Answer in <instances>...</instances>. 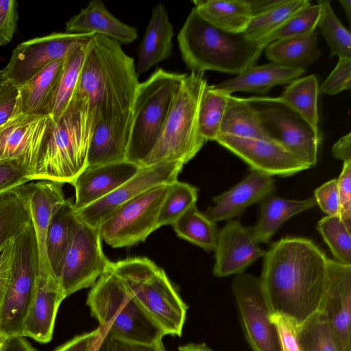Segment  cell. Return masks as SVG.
<instances>
[{"instance_id":"cell-13","label":"cell","mask_w":351,"mask_h":351,"mask_svg":"<svg viewBox=\"0 0 351 351\" xmlns=\"http://www.w3.org/2000/svg\"><path fill=\"white\" fill-rule=\"evenodd\" d=\"M101 241L99 228L80 221L65 253L59 278L66 298L91 287L108 271L111 261L104 253Z\"/></svg>"},{"instance_id":"cell-22","label":"cell","mask_w":351,"mask_h":351,"mask_svg":"<svg viewBox=\"0 0 351 351\" xmlns=\"http://www.w3.org/2000/svg\"><path fill=\"white\" fill-rule=\"evenodd\" d=\"M275 191L273 176L252 171L241 182L213 198L214 206L204 213L214 223L231 220Z\"/></svg>"},{"instance_id":"cell-43","label":"cell","mask_w":351,"mask_h":351,"mask_svg":"<svg viewBox=\"0 0 351 351\" xmlns=\"http://www.w3.org/2000/svg\"><path fill=\"white\" fill-rule=\"evenodd\" d=\"M198 189L188 183L175 181L161 205L158 216V227L172 225L189 208L196 204Z\"/></svg>"},{"instance_id":"cell-20","label":"cell","mask_w":351,"mask_h":351,"mask_svg":"<svg viewBox=\"0 0 351 351\" xmlns=\"http://www.w3.org/2000/svg\"><path fill=\"white\" fill-rule=\"evenodd\" d=\"M214 252L213 274L219 278L244 273L266 252L256 241L252 228L243 225L239 219L227 221L218 230Z\"/></svg>"},{"instance_id":"cell-6","label":"cell","mask_w":351,"mask_h":351,"mask_svg":"<svg viewBox=\"0 0 351 351\" xmlns=\"http://www.w3.org/2000/svg\"><path fill=\"white\" fill-rule=\"evenodd\" d=\"M116 274L165 335L181 337L188 310L165 271L146 257L110 262Z\"/></svg>"},{"instance_id":"cell-42","label":"cell","mask_w":351,"mask_h":351,"mask_svg":"<svg viewBox=\"0 0 351 351\" xmlns=\"http://www.w3.org/2000/svg\"><path fill=\"white\" fill-rule=\"evenodd\" d=\"M317 229L329 247L335 260L351 265V229L339 215L324 217L318 222Z\"/></svg>"},{"instance_id":"cell-29","label":"cell","mask_w":351,"mask_h":351,"mask_svg":"<svg viewBox=\"0 0 351 351\" xmlns=\"http://www.w3.org/2000/svg\"><path fill=\"white\" fill-rule=\"evenodd\" d=\"M259 217L252 228L258 243H267L288 219L317 204L314 197L302 200L289 199L269 195L260 202Z\"/></svg>"},{"instance_id":"cell-25","label":"cell","mask_w":351,"mask_h":351,"mask_svg":"<svg viewBox=\"0 0 351 351\" xmlns=\"http://www.w3.org/2000/svg\"><path fill=\"white\" fill-rule=\"evenodd\" d=\"M66 32L93 33L118 43H130L138 37L137 29L114 17L101 0L90 1L86 8L66 23Z\"/></svg>"},{"instance_id":"cell-53","label":"cell","mask_w":351,"mask_h":351,"mask_svg":"<svg viewBox=\"0 0 351 351\" xmlns=\"http://www.w3.org/2000/svg\"><path fill=\"white\" fill-rule=\"evenodd\" d=\"M102 335L103 332L98 327L75 336L53 351H94Z\"/></svg>"},{"instance_id":"cell-9","label":"cell","mask_w":351,"mask_h":351,"mask_svg":"<svg viewBox=\"0 0 351 351\" xmlns=\"http://www.w3.org/2000/svg\"><path fill=\"white\" fill-rule=\"evenodd\" d=\"M38 270V254L33 224L30 221L15 237L12 271L0 306V332L10 337L23 336Z\"/></svg>"},{"instance_id":"cell-48","label":"cell","mask_w":351,"mask_h":351,"mask_svg":"<svg viewBox=\"0 0 351 351\" xmlns=\"http://www.w3.org/2000/svg\"><path fill=\"white\" fill-rule=\"evenodd\" d=\"M337 180L339 201V216L348 228L351 229V160L343 162Z\"/></svg>"},{"instance_id":"cell-60","label":"cell","mask_w":351,"mask_h":351,"mask_svg":"<svg viewBox=\"0 0 351 351\" xmlns=\"http://www.w3.org/2000/svg\"><path fill=\"white\" fill-rule=\"evenodd\" d=\"M7 339H8V337L5 336L4 335H3L2 333L0 332V351Z\"/></svg>"},{"instance_id":"cell-19","label":"cell","mask_w":351,"mask_h":351,"mask_svg":"<svg viewBox=\"0 0 351 351\" xmlns=\"http://www.w3.org/2000/svg\"><path fill=\"white\" fill-rule=\"evenodd\" d=\"M330 324L340 351H351V265L328 259L319 311Z\"/></svg>"},{"instance_id":"cell-40","label":"cell","mask_w":351,"mask_h":351,"mask_svg":"<svg viewBox=\"0 0 351 351\" xmlns=\"http://www.w3.org/2000/svg\"><path fill=\"white\" fill-rule=\"evenodd\" d=\"M322 14L317 25L330 49V57H351V35L335 14L330 2L319 0Z\"/></svg>"},{"instance_id":"cell-37","label":"cell","mask_w":351,"mask_h":351,"mask_svg":"<svg viewBox=\"0 0 351 351\" xmlns=\"http://www.w3.org/2000/svg\"><path fill=\"white\" fill-rule=\"evenodd\" d=\"M308 0H283L278 5L251 17L244 32L246 38L250 41L261 42L283 25L301 9L310 4Z\"/></svg>"},{"instance_id":"cell-15","label":"cell","mask_w":351,"mask_h":351,"mask_svg":"<svg viewBox=\"0 0 351 351\" xmlns=\"http://www.w3.org/2000/svg\"><path fill=\"white\" fill-rule=\"evenodd\" d=\"M184 165L182 162L171 161L141 167L135 176L112 193L75 211L77 217L83 223L99 228L103 220L120 205L152 188L178 180Z\"/></svg>"},{"instance_id":"cell-5","label":"cell","mask_w":351,"mask_h":351,"mask_svg":"<svg viewBox=\"0 0 351 351\" xmlns=\"http://www.w3.org/2000/svg\"><path fill=\"white\" fill-rule=\"evenodd\" d=\"M86 305L104 335L120 340L154 344L165 335L113 272H104L91 287Z\"/></svg>"},{"instance_id":"cell-51","label":"cell","mask_w":351,"mask_h":351,"mask_svg":"<svg viewBox=\"0 0 351 351\" xmlns=\"http://www.w3.org/2000/svg\"><path fill=\"white\" fill-rule=\"evenodd\" d=\"M15 237L8 240L0 248V306L8 287L12 271Z\"/></svg>"},{"instance_id":"cell-18","label":"cell","mask_w":351,"mask_h":351,"mask_svg":"<svg viewBox=\"0 0 351 351\" xmlns=\"http://www.w3.org/2000/svg\"><path fill=\"white\" fill-rule=\"evenodd\" d=\"M14 191L25 202L33 224L38 254V277H55L47 256L46 239L53 215L66 199L62 184L38 180L27 183Z\"/></svg>"},{"instance_id":"cell-32","label":"cell","mask_w":351,"mask_h":351,"mask_svg":"<svg viewBox=\"0 0 351 351\" xmlns=\"http://www.w3.org/2000/svg\"><path fill=\"white\" fill-rule=\"evenodd\" d=\"M317 33L304 36L274 40L265 48L271 63L294 69H305L321 54L317 46Z\"/></svg>"},{"instance_id":"cell-7","label":"cell","mask_w":351,"mask_h":351,"mask_svg":"<svg viewBox=\"0 0 351 351\" xmlns=\"http://www.w3.org/2000/svg\"><path fill=\"white\" fill-rule=\"evenodd\" d=\"M207 84L204 73L185 74L160 135L141 167L171 161L185 165L199 152L206 141L199 131L197 112Z\"/></svg>"},{"instance_id":"cell-45","label":"cell","mask_w":351,"mask_h":351,"mask_svg":"<svg viewBox=\"0 0 351 351\" xmlns=\"http://www.w3.org/2000/svg\"><path fill=\"white\" fill-rule=\"evenodd\" d=\"M351 88V57H340L335 69L319 87V94L334 95Z\"/></svg>"},{"instance_id":"cell-17","label":"cell","mask_w":351,"mask_h":351,"mask_svg":"<svg viewBox=\"0 0 351 351\" xmlns=\"http://www.w3.org/2000/svg\"><path fill=\"white\" fill-rule=\"evenodd\" d=\"M216 141L242 159L252 171L271 176H290L310 168L275 141L221 134Z\"/></svg>"},{"instance_id":"cell-52","label":"cell","mask_w":351,"mask_h":351,"mask_svg":"<svg viewBox=\"0 0 351 351\" xmlns=\"http://www.w3.org/2000/svg\"><path fill=\"white\" fill-rule=\"evenodd\" d=\"M18 97L19 87L5 80L0 86V127L14 115Z\"/></svg>"},{"instance_id":"cell-39","label":"cell","mask_w":351,"mask_h":351,"mask_svg":"<svg viewBox=\"0 0 351 351\" xmlns=\"http://www.w3.org/2000/svg\"><path fill=\"white\" fill-rule=\"evenodd\" d=\"M298 338L302 351H340L330 324L320 312L298 326Z\"/></svg>"},{"instance_id":"cell-1","label":"cell","mask_w":351,"mask_h":351,"mask_svg":"<svg viewBox=\"0 0 351 351\" xmlns=\"http://www.w3.org/2000/svg\"><path fill=\"white\" fill-rule=\"evenodd\" d=\"M328 259L311 240L287 237L271 243L263 256L260 278L271 313L298 326L319 311Z\"/></svg>"},{"instance_id":"cell-49","label":"cell","mask_w":351,"mask_h":351,"mask_svg":"<svg viewBox=\"0 0 351 351\" xmlns=\"http://www.w3.org/2000/svg\"><path fill=\"white\" fill-rule=\"evenodd\" d=\"M17 22V1L0 0V47L8 45L12 40Z\"/></svg>"},{"instance_id":"cell-55","label":"cell","mask_w":351,"mask_h":351,"mask_svg":"<svg viewBox=\"0 0 351 351\" xmlns=\"http://www.w3.org/2000/svg\"><path fill=\"white\" fill-rule=\"evenodd\" d=\"M332 155L343 162L351 160V133L341 137L332 147Z\"/></svg>"},{"instance_id":"cell-27","label":"cell","mask_w":351,"mask_h":351,"mask_svg":"<svg viewBox=\"0 0 351 351\" xmlns=\"http://www.w3.org/2000/svg\"><path fill=\"white\" fill-rule=\"evenodd\" d=\"M305 69L286 67L273 63L254 65L236 77L214 85L229 94L247 92L263 95L273 87L289 83L298 78Z\"/></svg>"},{"instance_id":"cell-33","label":"cell","mask_w":351,"mask_h":351,"mask_svg":"<svg viewBox=\"0 0 351 351\" xmlns=\"http://www.w3.org/2000/svg\"><path fill=\"white\" fill-rule=\"evenodd\" d=\"M274 141L247 98L230 95L222 119L220 134Z\"/></svg>"},{"instance_id":"cell-58","label":"cell","mask_w":351,"mask_h":351,"mask_svg":"<svg viewBox=\"0 0 351 351\" xmlns=\"http://www.w3.org/2000/svg\"><path fill=\"white\" fill-rule=\"evenodd\" d=\"M178 351H213L206 343H190L178 347Z\"/></svg>"},{"instance_id":"cell-14","label":"cell","mask_w":351,"mask_h":351,"mask_svg":"<svg viewBox=\"0 0 351 351\" xmlns=\"http://www.w3.org/2000/svg\"><path fill=\"white\" fill-rule=\"evenodd\" d=\"M232 289L246 339L253 350L282 351L260 278L245 273L236 275Z\"/></svg>"},{"instance_id":"cell-24","label":"cell","mask_w":351,"mask_h":351,"mask_svg":"<svg viewBox=\"0 0 351 351\" xmlns=\"http://www.w3.org/2000/svg\"><path fill=\"white\" fill-rule=\"evenodd\" d=\"M132 111L95 125L88 154V166L126 160L132 127Z\"/></svg>"},{"instance_id":"cell-31","label":"cell","mask_w":351,"mask_h":351,"mask_svg":"<svg viewBox=\"0 0 351 351\" xmlns=\"http://www.w3.org/2000/svg\"><path fill=\"white\" fill-rule=\"evenodd\" d=\"M193 2L197 13L204 20L226 32H244L252 17L247 0H207Z\"/></svg>"},{"instance_id":"cell-4","label":"cell","mask_w":351,"mask_h":351,"mask_svg":"<svg viewBox=\"0 0 351 351\" xmlns=\"http://www.w3.org/2000/svg\"><path fill=\"white\" fill-rule=\"evenodd\" d=\"M95 121L86 100L73 97L50 128L40 152L34 180L72 184L88 166Z\"/></svg>"},{"instance_id":"cell-21","label":"cell","mask_w":351,"mask_h":351,"mask_svg":"<svg viewBox=\"0 0 351 351\" xmlns=\"http://www.w3.org/2000/svg\"><path fill=\"white\" fill-rule=\"evenodd\" d=\"M141 167L128 160L87 167L71 184L75 188V211L112 193L135 176Z\"/></svg>"},{"instance_id":"cell-23","label":"cell","mask_w":351,"mask_h":351,"mask_svg":"<svg viewBox=\"0 0 351 351\" xmlns=\"http://www.w3.org/2000/svg\"><path fill=\"white\" fill-rule=\"evenodd\" d=\"M66 295L55 277H38L26 316L23 337L45 343L51 341L59 306Z\"/></svg>"},{"instance_id":"cell-50","label":"cell","mask_w":351,"mask_h":351,"mask_svg":"<svg viewBox=\"0 0 351 351\" xmlns=\"http://www.w3.org/2000/svg\"><path fill=\"white\" fill-rule=\"evenodd\" d=\"M316 203L328 216L339 215V201L337 179L328 181L314 192Z\"/></svg>"},{"instance_id":"cell-10","label":"cell","mask_w":351,"mask_h":351,"mask_svg":"<svg viewBox=\"0 0 351 351\" xmlns=\"http://www.w3.org/2000/svg\"><path fill=\"white\" fill-rule=\"evenodd\" d=\"M247 99L274 141L310 167L316 165L321 142L319 130L278 97L254 96Z\"/></svg>"},{"instance_id":"cell-41","label":"cell","mask_w":351,"mask_h":351,"mask_svg":"<svg viewBox=\"0 0 351 351\" xmlns=\"http://www.w3.org/2000/svg\"><path fill=\"white\" fill-rule=\"evenodd\" d=\"M29 210L14 191L0 198V248L15 237L30 221Z\"/></svg>"},{"instance_id":"cell-11","label":"cell","mask_w":351,"mask_h":351,"mask_svg":"<svg viewBox=\"0 0 351 351\" xmlns=\"http://www.w3.org/2000/svg\"><path fill=\"white\" fill-rule=\"evenodd\" d=\"M171 184L152 188L120 205L99 226L102 241L117 248L144 241L159 228V212Z\"/></svg>"},{"instance_id":"cell-30","label":"cell","mask_w":351,"mask_h":351,"mask_svg":"<svg viewBox=\"0 0 351 351\" xmlns=\"http://www.w3.org/2000/svg\"><path fill=\"white\" fill-rule=\"evenodd\" d=\"M80 221L71 199H65L51 220L46 250L51 269L58 281L65 253Z\"/></svg>"},{"instance_id":"cell-54","label":"cell","mask_w":351,"mask_h":351,"mask_svg":"<svg viewBox=\"0 0 351 351\" xmlns=\"http://www.w3.org/2000/svg\"><path fill=\"white\" fill-rule=\"evenodd\" d=\"M106 337L107 351H167L162 341L154 344H143Z\"/></svg>"},{"instance_id":"cell-59","label":"cell","mask_w":351,"mask_h":351,"mask_svg":"<svg viewBox=\"0 0 351 351\" xmlns=\"http://www.w3.org/2000/svg\"><path fill=\"white\" fill-rule=\"evenodd\" d=\"M339 2L343 8L346 16L349 23L351 21V1L350 0H339Z\"/></svg>"},{"instance_id":"cell-3","label":"cell","mask_w":351,"mask_h":351,"mask_svg":"<svg viewBox=\"0 0 351 351\" xmlns=\"http://www.w3.org/2000/svg\"><path fill=\"white\" fill-rule=\"evenodd\" d=\"M186 67L239 75L256 65L266 45L247 40L244 32H224L204 20L193 8L177 36Z\"/></svg>"},{"instance_id":"cell-44","label":"cell","mask_w":351,"mask_h":351,"mask_svg":"<svg viewBox=\"0 0 351 351\" xmlns=\"http://www.w3.org/2000/svg\"><path fill=\"white\" fill-rule=\"evenodd\" d=\"M319 3H311L301 9L265 40L267 45L276 40L310 35L315 32L321 16Z\"/></svg>"},{"instance_id":"cell-12","label":"cell","mask_w":351,"mask_h":351,"mask_svg":"<svg viewBox=\"0 0 351 351\" xmlns=\"http://www.w3.org/2000/svg\"><path fill=\"white\" fill-rule=\"evenodd\" d=\"M93 33L53 32L19 44L2 69L5 80L21 87L51 63L87 43Z\"/></svg>"},{"instance_id":"cell-35","label":"cell","mask_w":351,"mask_h":351,"mask_svg":"<svg viewBox=\"0 0 351 351\" xmlns=\"http://www.w3.org/2000/svg\"><path fill=\"white\" fill-rule=\"evenodd\" d=\"M318 81L313 74L298 77L286 87L280 100L302 116L315 130H319L317 99Z\"/></svg>"},{"instance_id":"cell-36","label":"cell","mask_w":351,"mask_h":351,"mask_svg":"<svg viewBox=\"0 0 351 351\" xmlns=\"http://www.w3.org/2000/svg\"><path fill=\"white\" fill-rule=\"evenodd\" d=\"M171 226L179 237L206 252L215 250L218 235L217 224L200 212L196 204L189 208Z\"/></svg>"},{"instance_id":"cell-56","label":"cell","mask_w":351,"mask_h":351,"mask_svg":"<svg viewBox=\"0 0 351 351\" xmlns=\"http://www.w3.org/2000/svg\"><path fill=\"white\" fill-rule=\"evenodd\" d=\"M1 351H37L27 341L25 337L13 336L8 337Z\"/></svg>"},{"instance_id":"cell-47","label":"cell","mask_w":351,"mask_h":351,"mask_svg":"<svg viewBox=\"0 0 351 351\" xmlns=\"http://www.w3.org/2000/svg\"><path fill=\"white\" fill-rule=\"evenodd\" d=\"M271 321L274 324L282 351H302L298 338V325L291 318L278 313H271Z\"/></svg>"},{"instance_id":"cell-2","label":"cell","mask_w":351,"mask_h":351,"mask_svg":"<svg viewBox=\"0 0 351 351\" xmlns=\"http://www.w3.org/2000/svg\"><path fill=\"white\" fill-rule=\"evenodd\" d=\"M138 75L133 58L119 43L95 34L88 42L73 97L87 101L95 125L131 110Z\"/></svg>"},{"instance_id":"cell-8","label":"cell","mask_w":351,"mask_h":351,"mask_svg":"<svg viewBox=\"0 0 351 351\" xmlns=\"http://www.w3.org/2000/svg\"><path fill=\"white\" fill-rule=\"evenodd\" d=\"M185 74L156 69L140 83L132 111L126 160L141 167L154 149Z\"/></svg>"},{"instance_id":"cell-57","label":"cell","mask_w":351,"mask_h":351,"mask_svg":"<svg viewBox=\"0 0 351 351\" xmlns=\"http://www.w3.org/2000/svg\"><path fill=\"white\" fill-rule=\"evenodd\" d=\"M252 16L260 14L281 3L283 0H247Z\"/></svg>"},{"instance_id":"cell-46","label":"cell","mask_w":351,"mask_h":351,"mask_svg":"<svg viewBox=\"0 0 351 351\" xmlns=\"http://www.w3.org/2000/svg\"><path fill=\"white\" fill-rule=\"evenodd\" d=\"M32 181L28 170L16 162H0V198Z\"/></svg>"},{"instance_id":"cell-28","label":"cell","mask_w":351,"mask_h":351,"mask_svg":"<svg viewBox=\"0 0 351 351\" xmlns=\"http://www.w3.org/2000/svg\"><path fill=\"white\" fill-rule=\"evenodd\" d=\"M66 58L48 65L19 88L14 115H47V107L65 65Z\"/></svg>"},{"instance_id":"cell-34","label":"cell","mask_w":351,"mask_h":351,"mask_svg":"<svg viewBox=\"0 0 351 351\" xmlns=\"http://www.w3.org/2000/svg\"><path fill=\"white\" fill-rule=\"evenodd\" d=\"M88 42L78 47L66 58L65 65L47 110V115L53 121H56L62 117L73 99Z\"/></svg>"},{"instance_id":"cell-61","label":"cell","mask_w":351,"mask_h":351,"mask_svg":"<svg viewBox=\"0 0 351 351\" xmlns=\"http://www.w3.org/2000/svg\"><path fill=\"white\" fill-rule=\"evenodd\" d=\"M5 81V78L3 77L2 71H0V86L2 84V83Z\"/></svg>"},{"instance_id":"cell-38","label":"cell","mask_w":351,"mask_h":351,"mask_svg":"<svg viewBox=\"0 0 351 351\" xmlns=\"http://www.w3.org/2000/svg\"><path fill=\"white\" fill-rule=\"evenodd\" d=\"M230 95L214 85L207 84L204 88L198 107L197 123L199 133L205 141H216L219 136Z\"/></svg>"},{"instance_id":"cell-26","label":"cell","mask_w":351,"mask_h":351,"mask_svg":"<svg viewBox=\"0 0 351 351\" xmlns=\"http://www.w3.org/2000/svg\"><path fill=\"white\" fill-rule=\"evenodd\" d=\"M173 27L165 6L160 3L152 10L150 20L139 46L136 72H147L169 58L173 49Z\"/></svg>"},{"instance_id":"cell-16","label":"cell","mask_w":351,"mask_h":351,"mask_svg":"<svg viewBox=\"0 0 351 351\" xmlns=\"http://www.w3.org/2000/svg\"><path fill=\"white\" fill-rule=\"evenodd\" d=\"M50 125L51 119L47 115H14L0 127V162H16L23 165L34 180Z\"/></svg>"}]
</instances>
